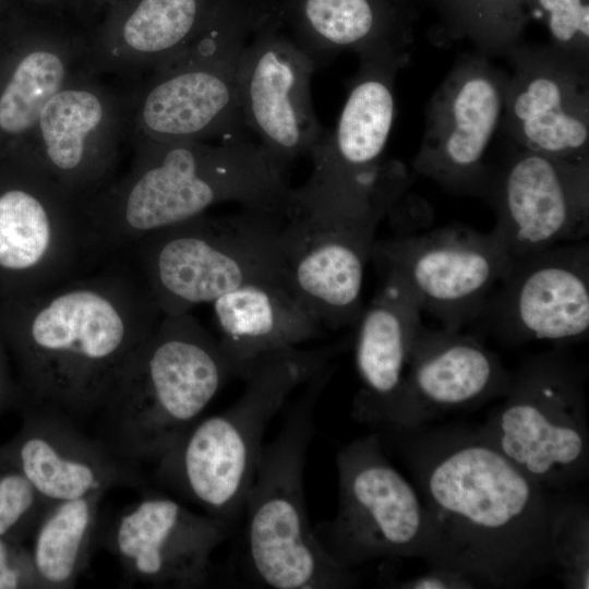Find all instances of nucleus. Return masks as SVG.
Masks as SVG:
<instances>
[{"instance_id": "nucleus-1", "label": "nucleus", "mask_w": 589, "mask_h": 589, "mask_svg": "<svg viewBox=\"0 0 589 589\" xmlns=\"http://www.w3.org/2000/svg\"><path fill=\"white\" fill-rule=\"evenodd\" d=\"M377 432L422 495L436 533L433 565L458 570L477 585L516 587L553 564L550 490L478 430L423 425Z\"/></svg>"}, {"instance_id": "nucleus-2", "label": "nucleus", "mask_w": 589, "mask_h": 589, "mask_svg": "<svg viewBox=\"0 0 589 589\" xmlns=\"http://www.w3.org/2000/svg\"><path fill=\"white\" fill-rule=\"evenodd\" d=\"M161 316L139 272L123 264L0 298V338L17 366L15 405L75 422L95 413Z\"/></svg>"}, {"instance_id": "nucleus-3", "label": "nucleus", "mask_w": 589, "mask_h": 589, "mask_svg": "<svg viewBox=\"0 0 589 589\" xmlns=\"http://www.w3.org/2000/svg\"><path fill=\"white\" fill-rule=\"evenodd\" d=\"M131 137L129 171L82 199L92 257L127 251L220 203L287 215L291 188L260 144Z\"/></svg>"}, {"instance_id": "nucleus-4", "label": "nucleus", "mask_w": 589, "mask_h": 589, "mask_svg": "<svg viewBox=\"0 0 589 589\" xmlns=\"http://www.w3.org/2000/svg\"><path fill=\"white\" fill-rule=\"evenodd\" d=\"M245 374L191 312L163 315L119 372L96 437L131 461L158 459L229 380Z\"/></svg>"}, {"instance_id": "nucleus-5", "label": "nucleus", "mask_w": 589, "mask_h": 589, "mask_svg": "<svg viewBox=\"0 0 589 589\" xmlns=\"http://www.w3.org/2000/svg\"><path fill=\"white\" fill-rule=\"evenodd\" d=\"M337 349L293 347L260 358L242 378L240 398L197 420L157 459L154 479L231 528L243 514L268 423L297 387L329 365Z\"/></svg>"}, {"instance_id": "nucleus-6", "label": "nucleus", "mask_w": 589, "mask_h": 589, "mask_svg": "<svg viewBox=\"0 0 589 589\" xmlns=\"http://www.w3.org/2000/svg\"><path fill=\"white\" fill-rule=\"evenodd\" d=\"M330 373L327 366L308 382L279 433L263 446L245 498V563L251 577L265 587L341 589L357 584L354 572L338 564L317 540L304 503L314 406Z\"/></svg>"}, {"instance_id": "nucleus-7", "label": "nucleus", "mask_w": 589, "mask_h": 589, "mask_svg": "<svg viewBox=\"0 0 589 589\" xmlns=\"http://www.w3.org/2000/svg\"><path fill=\"white\" fill-rule=\"evenodd\" d=\"M277 0H233L188 48L129 92L130 134L155 141L242 140L237 65Z\"/></svg>"}, {"instance_id": "nucleus-8", "label": "nucleus", "mask_w": 589, "mask_h": 589, "mask_svg": "<svg viewBox=\"0 0 589 589\" xmlns=\"http://www.w3.org/2000/svg\"><path fill=\"white\" fill-rule=\"evenodd\" d=\"M284 220L283 214L251 208L204 213L129 250L161 315H178L249 283L289 285L280 245Z\"/></svg>"}, {"instance_id": "nucleus-9", "label": "nucleus", "mask_w": 589, "mask_h": 589, "mask_svg": "<svg viewBox=\"0 0 589 589\" xmlns=\"http://www.w3.org/2000/svg\"><path fill=\"white\" fill-rule=\"evenodd\" d=\"M410 56L359 58V70L335 129L309 154L306 182L291 189L287 216L350 213L400 194L409 184L402 164L384 161L393 129L395 80Z\"/></svg>"}, {"instance_id": "nucleus-10", "label": "nucleus", "mask_w": 589, "mask_h": 589, "mask_svg": "<svg viewBox=\"0 0 589 589\" xmlns=\"http://www.w3.org/2000/svg\"><path fill=\"white\" fill-rule=\"evenodd\" d=\"M503 400L478 432L549 490L588 474L586 373L561 349L532 354L515 372Z\"/></svg>"}, {"instance_id": "nucleus-11", "label": "nucleus", "mask_w": 589, "mask_h": 589, "mask_svg": "<svg viewBox=\"0 0 589 589\" xmlns=\"http://www.w3.org/2000/svg\"><path fill=\"white\" fill-rule=\"evenodd\" d=\"M336 466V514L313 529L325 551L350 569L378 558L433 565V521L417 489L387 459L378 432L341 447Z\"/></svg>"}, {"instance_id": "nucleus-12", "label": "nucleus", "mask_w": 589, "mask_h": 589, "mask_svg": "<svg viewBox=\"0 0 589 589\" xmlns=\"http://www.w3.org/2000/svg\"><path fill=\"white\" fill-rule=\"evenodd\" d=\"M86 257L82 199L26 159H0V298L63 281Z\"/></svg>"}, {"instance_id": "nucleus-13", "label": "nucleus", "mask_w": 589, "mask_h": 589, "mask_svg": "<svg viewBox=\"0 0 589 589\" xmlns=\"http://www.w3.org/2000/svg\"><path fill=\"white\" fill-rule=\"evenodd\" d=\"M396 276L443 328L478 321L513 259L493 231L448 225L376 240L372 259Z\"/></svg>"}, {"instance_id": "nucleus-14", "label": "nucleus", "mask_w": 589, "mask_h": 589, "mask_svg": "<svg viewBox=\"0 0 589 589\" xmlns=\"http://www.w3.org/2000/svg\"><path fill=\"white\" fill-rule=\"evenodd\" d=\"M508 74L479 52L460 56L430 98L413 170L444 190L485 197V154L501 125Z\"/></svg>"}, {"instance_id": "nucleus-15", "label": "nucleus", "mask_w": 589, "mask_h": 589, "mask_svg": "<svg viewBox=\"0 0 589 589\" xmlns=\"http://www.w3.org/2000/svg\"><path fill=\"white\" fill-rule=\"evenodd\" d=\"M129 134V94L105 84L86 64L46 104L15 157L83 199L112 179Z\"/></svg>"}, {"instance_id": "nucleus-16", "label": "nucleus", "mask_w": 589, "mask_h": 589, "mask_svg": "<svg viewBox=\"0 0 589 589\" xmlns=\"http://www.w3.org/2000/svg\"><path fill=\"white\" fill-rule=\"evenodd\" d=\"M399 201H382L352 213L285 218L280 245L289 285L322 326L339 329L357 324L377 227Z\"/></svg>"}, {"instance_id": "nucleus-17", "label": "nucleus", "mask_w": 589, "mask_h": 589, "mask_svg": "<svg viewBox=\"0 0 589 589\" xmlns=\"http://www.w3.org/2000/svg\"><path fill=\"white\" fill-rule=\"evenodd\" d=\"M316 68L285 32L278 11L251 35L239 57L237 91L244 124L284 173L323 135L311 94Z\"/></svg>"}, {"instance_id": "nucleus-18", "label": "nucleus", "mask_w": 589, "mask_h": 589, "mask_svg": "<svg viewBox=\"0 0 589 589\" xmlns=\"http://www.w3.org/2000/svg\"><path fill=\"white\" fill-rule=\"evenodd\" d=\"M484 199L495 212L492 231L512 259L585 240L589 233V161L516 146L500 167H492Z\"/></svg>"}, {"instance_id": "nucleus-19", "label": "nucleus", "mask_w": 589, "mask_h": 589, "mask_svg": "<svg viewBox=\"0 0 589 589\" xmlns=\"http://www.w3.org/2000/svg\"><path fill=\"white\" fill-rule=\"evenodd\" d=\"M508 345L584 341L589 334V243H562L513 259L482 314Z\"/></svg>"}, {"instance_id": "nucleus-20", "label": "nucleus", "mask_w": 589, "mask_h": 589, "mask_svg": "<svg viewBox=\"0 0 589 589\" xmlns=\"http://www.w3.org/2000/svg\"><path fill=\"white\" fill-rule=\"evenodd\" d=\"M132 505L99 524L97 544L119 562L123 577L159 588H201L211 556L231 528L148 489Z\"/></svg>"}, {"instance_id": "nucleus-21", "label": "nucleus", "mask_w": 589, "mask_h": 589, "mask_svg": "<svg viewBox=\"0 0 589 589\" xmlns=\"http://www.w3.org/2000/svg\"><path fill=\"white\" fill-rule=\"evenodd\" d=\"M512 65L501 120L521 148L589 161V65L551 45L521 40L505 57Z\"/></svg>"}, {"instance_id": "nucleus-22", "label": "nucleus", "mask_w": 589, "mask_h": 589, "mask_svg": "<svg viewBox=\"0 0 589 589\" xmlns=\"http://www.w3.org/2000/svg\"><path fill=\"white\" fill-rule=\"evenodd\" d=\"M510 380L512 372L476 336L431 329L421 322L411 342L401 396L390 422L382 429L419 428L482 405L502 397Z\"/></svg>"}, {"instance_id": "nucleus-23", "label": "nucleus", "mask_w": 589, "mask_h": 589, "mask_svg": "<svg viewBox=\"0 0 589 589\" xmlns=\"http://www.w3.org/2000/svg\"><path fill=\"white\" fill-rule=\"evenodd\" d=\"M20 409L22 425L3 447L47 503L105 494L115 488L148 489L140 464L85 435L71 418L47 409Z\"/></svg>"}, {"instance_id": "nucleus-24", "label": "nucleus", "mask_w": 589, "mask_h": 589, "mask_svg": "<svg viewBox=\"0 0 589 589\" xmlns=\"http://www.w3.org/2000/svg\"><path fill=\"white\" fill-rule=\"evenodd\" d=\"M15 22L0 60V159L24 149L41 110L87 64L89 51V37L59 13L35 11Z\"/></svg>"}, {"instance_id": "nucleus-25", "label": "nucleus", "mask_w": 589, "mask_h": 589, "mask_svg": "<svg viewBox=\"0 0 589 589\" xmlns=\"http://www.w3.org/2000/svg\"><path fill=\"white\" fill-rule=\"evenodd\" d=\"M233 0H113L89 37L87 67L129 81L188 48Z\"/></svg>"}, {"instance_id": "nucleus-26", "label": "nucleus", "mask_w": 589, "mask_h": 589, "mask_svg": "<svg viewBox=\"0 0 589 589\" xmlns=\"http://www.w3.org/2000/svg\"><path fill=\"white\" fill-rule=\"evenodd\" d=\"M357 322L354 363L360 387L352 402L354 420L382 429L392 420L402 393L411 342L421 323V309L393 274Z\"/></svg>"}, {"instance_id": "nucleus-27", "label": "nucleus", "mask_w": 589, "mask_h": 589, "mask_svg": "<svg viewBox=\"0 0 589 589\" xmlns=\"http://www.w3.org/2000/svg\"><path fill=\"white\" fill-rule=\"evenodd\" d=\"M277 11L316 67L342 52L410 56L413 20L392 0H278Z\"/></svg>"}, {"instance_id": "nucleus-28", "label": "nucleus", "mask_w": 589, "mask_h": 589, "mask_svg": "<svg viewBox=\"0 0 589 589\" xmlns=\"http://www.w3.org/2000/svg\"><path fill=\"white\" fill-rule=\"evenodd\" d=\"M211 304L223 348L247 373L260 358L313 339L322 329L283 283H249Z\"/></svg>"}, {"instance_id": "nucleus-29", "label": "nucleus", "mask_w": 589, "mask_h": 589, "mask_svg": "<svg viewBox=\"0 0 589 589\" xmlns=\"http://www.w3.org/2000/svg\"><path fill=\"white\" fill-rule=\"evenodd\" d=\"M103 496L57 502L44 513L29 550L44 589L72 588L87 568L98 540Z\"/></svg>"}, {"instance_id": "nucleus-30", "label": "nucleus", "mask_w": 589, "mask_h": 589, "mask_svg": "<svg viewBox=\"0 0 589 589\" xmlns=\"http://www.w3.org/2000/svg\"><path fill=\"white\" fill-rule=\"evenodd\" d=\"M436 11L441 36L468 39L476 52L506 57L522 40L531 15L527 0H425Z\"/></svg>"}, {"instance_id": "nucleus-31", "label": "nucleus", "mask_w": 589, "mask_h": 589, "mask_svg": "<svg viewBox=\"0 0 589 589\" xmlns=\"http://www.w3.org/2000/svg\"><path fill=\"white\" fill-rule=\"evenodd\" d=\"M551 553L567 588H589V516L586 505L555 500Z\"/></svg>"}, {"instance_id": "nucleus-32", "label": "nucleus", "mask_w": 589, "mask_h": 589, "mask_svg": "<svg viewBox=\"0 0 589 589\" xmlns=\"http://www.w3.org/2000/svg\"><path fill=\"white\" fill-rule=\"evenodd\" d=\"M51 505L0 446V536L24 542Z\"/></svg>"}, {"instance_id": "nucleus-33", "label": "nucleus", "mask_w": 589, "mask_h": 589, "mask_svg": "<svg viewBox=\"0 0 589 589\" xmlns=\"http://www.w3.org/2000/svg\"><path fill=\"white\" fill-rule=\"evenodd\" d=\"M531 17L539 16L550 34V45L589 65V1L527 0Z\"/></svg>"}, {"instance_id": "nucleus-34", "label": "nucleus", "mask_w": 589, "mask_h": 589, "mask_svg": "<svg viewBox=\"0 0 589 589\" xmlns=\"http://www.w3.org/2000/svg\"><path fill=\"white\" fill-rule=\"evenodd\" d=\"M0 589H44L35 570L31 551L0 536Z\"/></svg>"}, {"instance_id": "nucleus-35", "label": "nucleus", "mask_w": 589, "mask_h": 589, "mask_svg": "<svg viewBox=\"0 0 589 589\" xmlns=\"http://www.w3.org/2000/svg\"><path fill=\"white\" fill-rule=\"evenodd\" d=\"M402 589H470L478 585L467 575L445 566L432 565L431 568L413 578L394 582Z\"/></svg>"}, {"instance_id": "nucleus-36", "label": "nucleus", "mask_w": 589, "mask_h": 589, "mask_svg": "<svg viewBox=\"0 0 589 589\" xmlns=\"http://www.w3.org/2000/svg\"><path fill=\"white\" fill-rule=\"evenodd\" d=\"M16 401V387L12 381L7 359L5 346L0 338V411Z\"/></svg>"}, {"instance_id": "nucleus-37", "label": "nucleus", "mask_w": 589, "mask_h": 589, "mask_svg": "<svg viewBox=\"0 0 589 589\" xmlns=\"http://www.w3.org/2000/svg\"><path fill=\"white\" fill-rule=\"evenodd\" d=\"M29 9L39 12L60 13L68 0H22Z\"/></svg>"}, {"instance_id": "nucleus-38", "label": "nucleus", "mask_w": 589, "mask_h": 589, "mask_svg": "<svg viewBox=\"0 0 589 589\" xmlns=\"http://www.w3.org/2000/svg\"><path fill=\"white\" fill-rule=\"evenodd\" d=\"M392 1L414 21L417 16V4L420 0H392Z\"/></svg>"}, {"instance_id": "nucleus-39", "label": "nucleus", "mask_w": 589, "mask_h": 589, "mask_svg": "<svg viewBox=\"0 0 589 589\" xmlns=\"http://www.w3.org/2000/svg\"><path fill=\"white\" fill-rule=\"evenodd\" d=\"M113 0H96V3L97 5H105L107 7L110 2H112Z\"/></svg>"}, {"instance_id": "nucleus-40", "label": "nucleus", "mask_w": 589, "mask_h": 589, "mask_svg": "<svg viewBox=\"0 0 589 589\" xmlns=\"http://www.w3.org/2000/svg\"><path fill=\"white\" fill-rule=\"evenodd\" d=\"M5 1L7 0H0V11H2L5 8Z\"/></svg>"}, {"instance_id": "nucleus-41", "label": "nucleus", "mask_w": 589, "mask_h": 589, "mask_svg": "<svg viewBox=\"0 0 589 589\" xmlns=\"http://www.w3.org/2000/svg\"><path fill=\"white\" fill-rule=\"evenodd\" d=\"M83 1L91 2L92 4H95V3H96V0H83Z\"/></svg>"}]
</instances>
